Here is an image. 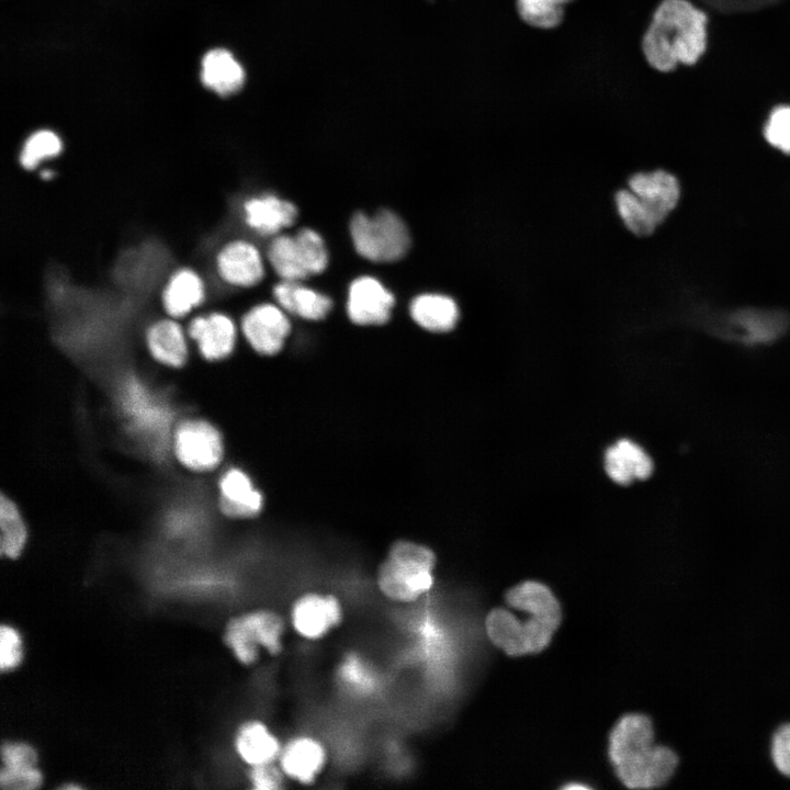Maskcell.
<instances>
[{"label":"cell","mask_w":790,"mask_h":790,"mask_svg":"<svg viewBox=\"0 0 790 790\" xmlns=\"http://www.w3.org/2000/svg\"><path fill=\"white\" fill-rule=\"evenodd\" d=\"M221 508L232 517H247L257 514L262 506V497L251 484L249 477L238 469L226 472L219 482Z\"/></svg>","instance_id":"44dd1931"},{"label":"cell","mask_w":790,"mask_h":790,"mask_svg":"<svg viewBox=\"0 0 790 790\" xmlns=\"http://www.w3.org/2000/svg\"><path fill=\"white\" fill-rule=\"evenodd\" d=\"M174 451L178 460L194 471L215 467L223 455V443L218 431L203 420H188L177 430Z\"/></svg>","instance_id":"52a82bcc"},{"label":"cell","mask_w":790,"mask_h":790,"mask_svg":"<svg viewBox=\"0 0 790 790\" xmlns=\"http://www.w3.org/2000/svg\"><path fill=\"white\" fill-rule=\"evenodd\" d=\"M284 621L269 609H258L233 618L226 625L224 641L244 665L253 664L260 648L270 655L282 651Z\"/></svg>","instance_id":"8992f818"},{"label":"cell","mask_w":790,"mask_h":790,"mask_svg":"<svg viewBox=\"0 0 790 790\" xmlns=\"http://www.w3.org/2000/svg\"><path fill=\"white\" fill-rule=\"evenodd\" d=\"M3 767L18 768L35 766L37 755L35 749L22 742H7L1 747Z\"/></svg>","instance_id":"e575fe53"},{"label":"cell","mask_w":790,"mask_h":790,"mask_svg":"<svg viewBox=\"0 0 790 790\" xmlns=\"http://www.w3.org/2000/svg\"><path fill=\"white\" fill-rule=\"evenodd\" d=\"M771 757L776 768L790 777V724L781 726L774 735Z\"/></svg>","instance_id":"8d00e7d4"},{"label":"cell","mask_w":790,"mask_h":790,"mask_svg":"<svg viewBox=\"0 0 790 790\" xmlns=\"http://www.w3.org/2000/svg\"><path fill=\"white\" fill-rule=\"evenodd\" d=\"M342 620V607L334 595L307 592L291 609L295 632L307 640H319Z\"/></svg>","instance_id":"ba28073f"},{"label":"cell","mask_w":790,"mask_h":790,"mask_svg":"<svg viewBox=\"0 0 790 790\" xmlns=\"http://www.w3.org/2000/svg\"><path fill=\"white\" fill-rule=\"evenodd\" d=\"M202 83L222 97L236 93L245 82V71L230 52L216 48L202 59Z\"/></svg>","instance_id":"d6986e66"},{"label":"cell","mask_w":790,"mask_h":790,"mask_svg":"<svg viewBox=\"0 0 790 790\" xmlns=\"http://www.w3.org/2000/svg\"><path fill=\"white\" fill-rule=\"evenodd\" d=\"M350 233L357 252L373 262L402 259L410 247V235L404 221L394 212L382 210L372 216L356 213Z\"/></svg>","instance_id":"5b68a950"},{"label":"cell","mask_w":790,"mask_h":790,"mask_svg":"<svg viewBox=\"0 0 790 790\" xmlns=\"http://www.w3.org/2000/svg\"><path fill=\"white\" fill-rule=\"evenodd\" d=\"M629 187L657 226L676 207L680 195L676 177L664 170L636 173Z\"/></svg>","instance_id":"4fadbf2b"},{"label":"cell","mask_w":790,"mask_h":790,"mask_svg":"<svg viewBox=\"0 0 790 790\" xmlns=\"http://www.w3.org/2000/svg\"><path fill=\"white\" fill-rule=\"evenodd\" d=\"M435 564L436 556L427 546L396 542L379 567L377 587L393 601H415L432 587Z\"/></svg>","instance_id":"277c9868"},{"label":"cell","mask_w":790,"mask_h":790,"mask_svg":"<svg viewBox=\"0 0 790 790\" xmlns=\"http://www.w3.org/2000/svg\"><path fill=\"white\" fill-rule=\"evenodd\" d=\"M215 264L219 278L234 286H253L264 275L259 250L253 244L242 239L224 245L216 255Z\"/></svg>","instance_id":"8fae6325"},{"label":"cell","mask_w":790,"mask_h":790,"mask_svg":"<svg viewBox=\"0 0 790 790\" xmlns=\"http://www.w3.org/2000/svg\"><path fill=\"white\" fill-rule=\"evenodd\" d=\"M730 326L745 343H764L778 337L786 326L781 314L742 311L733 315Z\"/></svg>","instance_id":"603a6c76"},{"label":"cell","mask_w":790,"mask_h":790,"mask_svg":"<svg viewBox=\"0 0 790 790\" xmlns=\"http://www.w3.org/2000/svg\"><path fill=\"white\" fill-rule=\"evenodd\" d=\"M332 307L330 297L311 287L300 284L294 285L290 313L296 314L309 320L325 318Z\"/></svg>","instance_id":"f546056e"},{"label":"cell","mask_w":790,"mask_h":790,"mask_svg":"<svg viewBox=\"0 0 790 790\" xmlns=\"http://www.w3.org/2000/svg\"><path fill=\"white\" fill-rule=\"evenodd\" d=\"M43 782V776L35 766L9 768L0 771V786L5 790H33Z\"/></svg>","instance_id":"d6a6232c"},{"label":"cell","mask_w":790,"mask_h":790,"mask_svg":"<svg viewBox=\"0 0 790 790\" xmlns=\"http://www.w3.org/2000/svg\"><path fill=\"white\" fill-rule=\"evenodd\" d=\"M241 329L257 352L274 354L281 350L291 325L281 308L272 304H260L242 316Z\"/></svg>","instance_id":"30bf717a"},{"label":"cell","mask_w":790,"mask_h":790,"mask_svg":"<svg viewBox=\"0 0 790 790\" xmlns=\"http://www.w3.org/2000/svg\"><path fill=\"white\" fill-rule=\"evenodd\" d=\"M188 335L196 342L203 358L213 361L223 359L233 351L236 327L228 315L211 312L194 315L188 325Z\"/></svg>","instance_id":"5bb4252c"},{"label":"cell","mask_w":790,"mask_h":790,"mask_svg":"<svg viewBox=\"0 0 790 790\" xmlns=\"http://www.w3.org/2000/svg\"><path fill=\"white\" fill-rule=\"evenodd\" d=\"M605 469L613 482L628 485L636 479L648 478L653 473L654 464L643 448L633 441L622 439L607 450Z\"/></svg>","instance_id":"2e32d148"},{"label":"cell","mask_w":790,"mask_h":790,"mask_svg":"<svg viewBox=\"0 0 790 790\" xmlns=\"http://www.w3.org/2000/svg\"><path fill=\"white\" fill-rule=\"evenodd\" d=\"M244 213L247 225L263 235H273L291 226L297 217V208L293 203L273 194L245 201Z\"/></svg>","instance_id":"e0dca14e"},{"label":"cell","mask_w":790,"mask_h":790,"mask_svg":"<svg viewBox=\"0 0 790 790\" xmlns=\"http://www.w3.org/2000/svg\"><path fill=\"white\" fill-rule=\"evenodd\" d=\"M63 153V142L53 131L40 129L24 142L19 156V167L24 171H35L42 162L57 158Z\"/></svg>","instance_id":"d4e9b609"},{"label":"cell","mask_w":790,"mask_h":790,"mask_svg":"<svg viewBox=\"0 0 790 790\" xmlns=\"http://www.w3.org/2000/svg\"><path fill=\"white\" fill-rule=\"evenodd\" d=\"M609 757L619 779L632 789L666 783L678 764L672 749L654 744L651 720L636 713L624 715L612 729Z\"/></svg>","instance_id":"3957f363"},{"label":"cell","mask_w":790,"mask_h":790,"mask_svg":"<svg viewBox=\"0 0 790 790\" xmlns=\"http://www.w3.org/2000/svg\"><path fill=\"white\" fill-rule=\"evenodd\" d=\"M574 0H517L519 18L529 26L552 30L557 27L565 14V8Z\"/></svg>","instance_id":"4316f807"},{"label":"cell","mask_w":790,"mask_h":790,"mask_svg":"<svg viewBox=\"0 0 790 790\" xmlns=\"http://www.w3.org/2000/svg\"><path fill=\"white\" fill-rule=\"evenodd\" d=\"M280 768L290 779L309 785L315 781L326 764L324 745L312 736H297L282 746Z\"/></svg>","instance_id":"9a60e30c"},{"label":"cell","mask_w":790,"mask_h":790,"mask_svg":"<svg viewBox=\"0 0 790 790\" xmlns=\"http://www.w3.org/2000/svg\"><path fill=\"white\" fill-rule=\"evenodd\" d=\"M0 552L7 557L16 558L25 545L27 532L18 507L4 495L0 500Z\"/></svg>","instance_id":"484cf974"},{"label":"cell","mask_w":790,"mask_h":790,"mask_svg":"<svg viewBox=\"0 0 790 790\" xmlns=\"http://www.w3.org/2000/svg\"><path fill=\"white\" fill-rule=\"evenodd\" d=\"M160 307L171 318H182L196 307H203L206 286L201 273L181 266L170 273L159 293Z\"/></svg>","instance_id":"7c38bea8"},{"label":"cell","mask_w":790,"mask_h":790,"mask_svg":"<svg viewBox=\"0 0 790 790\" xmlns=\"http://www.w3.org/2000/svg\"><path fill=\"white\" fill-rule=\"evenodd\" d=\"M295 236L305 255L309 275L321 273L328 264V252L321 236L311 228H302Z\"/></svg>","instance_id":"4dcf8cb0"},{"label":"cell","mask_w":790,"mask_h":790,"mask_svg":"<svg viewBox=\"0 0 790 790\" xmlns=\"http://www.w3.org/2000/svg\"><path fill=\"white\" fill-rule=\"evenodd\" d=\"M764 135L771 146L790 154V106H780L771 112Z\"/></svg>","instance_id":"1f68e13d"},{"label":"cell","mask_w":790,"mask_h":790,"mask_svg":"<svg viewBox=\"0 0 790 790\" xmlns=\"http://www.w3.org/2000/svg\"><path fill=\"white\" fill-rule=\"evenodd\" d=\"M616 202L623 223L635 235H651L657 227V224L632 191H619L616 195Z\"/></svg>","instance_id":"f1b7e54d"},{"label":"cell","mask_w":790,"mask_h":790,"mask_svg":"<svg viewBox=\"0 0 790 790\" xmlns=\"http://www.w3.org/2000/svg\"><path fill=\"white\" fill-rule=\"evenodd\" d=\"M410 315L422 328L435 332H445L454 328L459 318V309L451 297L426 293L411 301Z\"/></svg>","instance_id":"7402d4cb"},{"label":"cell","mask_w":790,"mask_h":790,"mask_svg":"<svg viewBox=\"0 0 790 790\" xmlns=\"http://www.w3.org/2000/svg\"><path fill=\"white\" fill-rule=\"evenodd\" d=\"M146 343L153 358L172 366H182L188 359L184 332L174 318H159L146 330Z\"/></svg>","instance_id":"ac0fdd59"},{"label":"cell","mask_w":790,"mask_h":790,"mask_svg":"<svg viewBox=\"0 0 790 790\" xmlns=\"http://www.w3.org/2000/svg\"><path fill=\"white\" fill-rule=\"evenodd\" d=\"M235 747L250 767L273 763L282 749L276 736L260 721H248L238 729Z\"/></svg>","instance_id":"ffe728a7"},{"label":"cell","mask_w":790,"mask_h":790,"mask_svg":"<svg viewBox=\"0 0 790 790\" xmlns=\"http://www.w3.org/2000/svg\"><path fill=\"white\" fill-rule=\"evenodd\" d=\"M394 295L375 278L363 275L349 287L347 313L358 325H382L391 317Z\"/></svg>","instance_id":"9c48e42d"},{"label":"cell","mask_w":790,"mask_h":790,"mask_svg":"<svg viewBox=\"0 0 790 790\" xmlns=\"http://www.w3.org/2000/svg\"><path fill=\"white\" fill-rule=\"evenodd\" d=\"M268 258L274 271L283 280L300 281L309 275L296 236L275 237L269 246Z\"/></svg>","instance_id":"cb8c5ba5"},{"label":"cell","mask_w":790,"mask_h":790,"mask_svg":"<svg viewBox=\"0 0 790 790\" xmlns=\"http://www.w3.org/2000/svg\"><path fill=\"white\" fill-rule=\"evenodd\" d=\"M22 659V642L19 632L8 624L0 630V667L2 672L15 668Z\"/></svg>","instance_id":"836d02e7"},{"label":"cell","mask_w":790,"mask_h":790,"mask_svg":"<svg viewBox=\"0 0 790 790\" xmlns=\"http://www.w3.org/2000/svg\"><path fill=\"white\" fill-rule=\"evenodd\" d=\"M284 774L280 766L273 763L251 766L249 780L253 789L257 790H275L281 789L284 782Z\"/></svg>","instance_id":"d590c367"},{"label":"cell","mask_w":790,"mask_h":790,"mask_svg":"<svg viewBox=\"0 0 790 790\" xmlns=\"http://www.w3.org/2000/svg\"><path fill=\"white\" fill-rule=\"evenodd\" d=\"M63 788H65V789H80L81 787L78 786V785H67V786H64Z\"/></svg>","instance_id":"74e56055"},{"label":"cell","mask_w":790,"mask_h":790,"mask_svg":"<svg viewBox=\"0 0 790 790\" xmlns=\"http://www.w3.org/2000/svg\"><path fill=\"white\" fill-rule=\"evenodd\" d=\"M506 602L515 609L526 610L528 618L520 620L501 608L492 610L485 621L490 641L511 656L543 650L562 617L552 591L540 583L528 580L509 589Z\"/></svg>","instance_id":"6da1fadb"},{"label":"cell","mask_w":790,"mask_h":790,"mask_svg":"<svg viewBox=\"0 0 790 790\" xmlns=\"http://www.w3.org/2000/svg\"><path fill=\"white\" fill-rule=\"evenodd\" d=\"M338 677L352 693L369 695L376 689L377 677L369 664L359 655L349 654L341 662Z\"/></svg>","instance_id":"83f0119b"},{"label":"cell","mask_w":790,"mask_h":790,"mask_svg":"<svg viewBox=\"0 0 790 790\" xmlns=\"http://www.w3.org/2000/svg\"><path fill=\"white\" fill-rule=\"evenodd\" d=\"M642 52L655 70L693 65L707 47V15L688 0H663L642 37Z\"/></svg>","instance_id":"7a4b0ae2"}]
</instances>
